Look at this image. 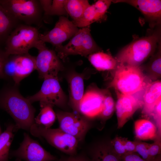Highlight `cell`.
<instances>
[{"mask_svg":"<svg viewBox=\"0 0 161 161\" xmlns=\"http://www.w3.org/2000/svg\"><path fill=\"white\" fill-rule=\"evenodd\" d=\"M55 161H57V160H55Z\"/></svg>","mask_w":161,"mask_h":161,"instance_id":"b9f144b4","label":"cell"},{"mask_svg":"<svg viewBox=\"0 0 161 161\" xmlns=\"http://www.w3.org/2000/svg\"><path fill=\"white\" fill-rule=\"evenodd\" d=\"M112 2V0H99L95 2L93 4L97 13L105 18L106 14Z\"/></svg>","mask_w":161,"mask_h":161,"instance_id":"1f68e13d","label":"cell"},{"mask_svg":"<svg viewBox=\"0 0 161 161\" xmlns=\"http://www.w3.org/2000/svg\"><path fill=\"white\" fill-rule=\"evenodd\" d=\"M39 91L26 98L31 103L39 101L50 104L53 106L62 107L66 104V97L59 82L58 78H45Z\"/></svg>","mask_w":161,"mask_h":161,"instance_id":"30bf717a","label":"cell"},{"mask_svg":"<svg viewBox=\"0 0 161 161\" xmlns=\"http://www.w3.org/2000/svg\"><path fill=\"white\" fill-rule=\"evenodd\" d=\"M69 101L71 107L79 113V106L84 95L83 78L81 74L73 73L69 79Z\"/></svg>","mask_w":161,"mask_h":161,"instance_id":"ac0fdd59","label":"cell"},{"mask_svg":"<svg viewBox=\"0 0 161 161\" xmlns=\"http://www.w3.org/2000/svg\"><path fill=\"white\" fill-rule=\"evenodd\" d=\"M15 74L13 80L15 85L20 81L36 69L35 57L29 53L13 55Z\"/></svg>","mask_w":161,"mask_h":161,"instance_id":"2e32d148","label":"cell"},{"mask_svg":"<svg viewBox=\"0 0 161 161\" xmlns=\"http://www.w3.org/2000/svg\"><path fill=\"white\" fill-rule=\"evenodd\" d=\"M112 2L128 4L140 11L150 21L151 26L159 25L161 20V1L158 0H116Z\"/></svg>","mask_w":161,"mask_h":161,"instance_id":"9a60e30c","label":"cell"},{"mask_svg":"<svg viewBox=\"0 0 161 161\" xmlns=\"http://www.w3.org/2000/svg\"><path fill=\"white\" fill-rule=\"evenodd\" d=\"M35 48L38 51L35 65L39 78L43 79L49 77L58 78V73L64 69V66L55 52L39 40Z\"/></svg>","mask_w":161,"mask_h":161,"instance_id":"ba28073f","label":"cell"},{"mask_svg":"<svg viewBox=\"0 0 161 161\" xmlns=\"http://www.w3.org/2000/svg\"><path fill=\"white\" fill-rule=\"evenodd\" d=\"M161 100L155 106L152 115L156 121L157 128V137L161 138Z\"/></svg>","mask_w":161,"mask_h":161,"instance_id":"836d02e7","label":"cell"},{"mask_svg":"<svg viewBox=\"0 0 161 161\" xmlns=\"http://www.w3.org/2000/svg\"><path fill=\"white\" fill-rule=\"evenodd\" d=\"M110 144L114 151L120 157L127 152L123 137H116L111 141Z\"/></svg>","mask_w":161,"mask_h":161,"instance_id":"f546056e","label":"cell"},{"mask_svg":"<svg viewBox=\"0 0 161 161\" xmlns=\"http://www.w3.org/2000/svg\"><path fill=\"white\" fill-rule=\"evenodd\" d=\"M15 125L9 124L0 135V161H9V151L15 133L18 130Z\"/></svg>","mask_w":161,"mask_h":161,"instance_id":"7402d4cb","label":"cell"},{"mask_svg":"<svg viewBox=\"0 0 161 161\" xmlns=\"http://www.w3.org/2000/svg\"><path fill=\"white\" fill-rule=\"evenodd\" d=\"M79 30L67 18L60 16L52 29L45 34H40L39 40L43 43H50L55 48L59 47L64 42L74 36Z\"/></svg>","mask_w":161,"mask_h":161,"instance_id":"7c38bea8","label":"cell"},{"mask_svg":"<svg viewBox=\"0 0 161 161\" xmlns=\"http://www.w3.org/2000/svg\"><path fill=\"white\" fill-rule=\"evenodd\" d=\"M115 69L111 84L119 93L133 95L147 85L145 77L139 66L118 64Z\"/></svg>","mask_w":161,"mask_h":161,"instance_id":"3957f363","label":"cell"},{"mask_svg":"<svg viewBox=\"0 0 161 161\" xmlns=\"http://www.w3.org/2000/svg\"><path fill=\"white\" fill-rule=\"evenodd\" d=\"M88 58L92 65L99 71L113 70L118 65L116 59L101 51L89 55Z\"/></svg>","mask_w":161,"mask_h":161,"instance_id":"d6986e66","label":"cell"},{"mask_svg":"<svg viewBox=\"0 0 161 161\" xmlns=\"http://www.w3.org/2000/svg\"><path fill=\"white\" fill-rule=\"evenodd\" d=\"M58 161H91L87 158L82 156H70L61 158Z\"/></svg>","mask_w":161,"mask_h":161,"instance_id":"f35d334b","label":"cell"},{"mask_svg":"<svg viewBox=\"0 0 161 161\" xmlns=\"http://www.w3.org/2000/svg\"><path fill=\"white\" fill-rule=\"evenodd\" d=\"M0 4L19 23L40 25L43 11L39 0H0Z\"/></svg>","mask_w":161,"mask_h":161,"instance_id":"5b68a950","label":"cell"},{"mask_svg":"<svg viewBox=\"0 0 161 161\" xmlns=\"http://www.w3.org/2000/svg\"><path fill=\"white\" fill-rule=\"evenodd\" d=\"M123 142L127 152H136V143L128 140L127 138H123Z\"/></svg>","mask_w":161,"mask_h":161,"instance_id":"8d00e7d4","label":"cell"},{"mask_svg":"<svg viewBox=\"0 0 161 161\" xmlns=\"http://www.w3.org/2000/svg\"><path fill=\"white\" fill-rule=\"evenodd\" d=\"M9 56L5 53V51L0 49V78H4L3 69L4 63Z\"/></svg>","mask_w":161,"mask_h":161,"instance_id":"74e56055","label":"cell"},{"mask_svg":"<svg viewBox=\"0 0 161 161\" xmlns=\"http://www.w3.org/2000/svg\"><path fill=\"white\" fill-rule=\"evenodd\" d=\"M151 161H161V154L158 155Z\"/></svg>","mask_w":161,"mask_h":161,"instance_id":"ab89813d","label":"cell"},{"mask_svg":"<svg viewBox=\"0 0 161 161\" xmlns=\"http://www.w3.org/2000/svg\"><path fill=\"white\" fill-rule=\"evenodd\" d=\"M160 40L159 29L134 40L119 52L116 58L118 64L139 66L154 52Z\"/></svg>","mask_w":161,"mask_h":161,"instance_id":"7a4b0ae2","label":"cell"},{"mask_svg":"<svg viewBox=\"0 0 161 161\" xmlns=\"http://www.w3.org/2000/svg\"><path fill=\"white\" fill-rule=\"evenodd\" d=\"M59 128L79 142L84 138L90 124L85 117L74 113L58 111L56 113Z\"/></svg>","mask_w":161,"mask_h":161,"instance_id":"8fae6325","label":"cell"},{"mask_svg":"<svg viewBox=\"0 0 161 161\" xmlns=\"http://www.w3.org/2000/svg\"><path fill=\"white\" fill-rule=\"evenodd\" d=\"M135 142L136 152L146 161H151L153 160L151 158L148 153L150 144L140 141H136Z\"/></svg>","mask_w":161,"mask_h":161,"instance_id":"4dcf8cb0","label":"cell"},{"mask_svg":"<svg viewBox=\"0 0 161 161\" xmlns=\"http://www.w3.org/2000/svg\"><path fill=\"white\" fill-rule=\"evenodd\" d=\"M143 95V113L147 116H152L154 108L161 100V82L157 80L146 86Z\"/></svg>","mask_w":161,"mask_h":161,"instance_id":"e0dca14e","label":"cell"},{"mask_svg":"<svg viewBox=\"0 0 161 161\" xmlns=\"http://www.w3.org/2000/svg\"><path fill=\"white\" fill-rule=\"evenodd\" d=\"M19 22L0 4V41L6 40Z\"/></svg>","mask_w":161,"mask_h":161,"instance_id":"44dd1931","label":"cell"},{"mask_svg":"<svg viewBox=\"0 0 161 161\" xmlns=\"http://www.w3.org/2000/svg\"><path fill=\"white\" fill-rule=\"evenodd\" d=\"M41 109L38 115L35 118L34 123L46 129L50 128L56 117V113L50 104L40 103Z\"/></svg>","mask_w":161,"mask_h":161,"instance_id":"603a6c76","label":"cell"},{"mask_svg":"<svg viewBox=\"0 0 161 161\" xmlns=\"http://www.w3.org/2000/svg\"><path fill=\"white\" fill-rule=\"evenodd\" d=\"M143 102L134 95L118 93L115 105L117 120V128H122L136 111L142 106Z\"/></svg>","mask_w":161,"mask_h":161,"instance_id":"4fadbf2b","label":"cell"},{"mask_svg":"<svg viewBox=\"0 0 161 161\" xmlns=\"http://www.w3.org/2000/svg\"><path fill=\"white\" fill-rule=\"evenodd\" d=\"M105 18L97 13L93 4L87 8L80 18L72 21L78 27L82 28L89 26L92 23L100 21Z\"/></svg>","mask_w":161,"mask_h":161,"instance_id":"484cf974","label":"cell"},{"mask_svg":"<svg viewBox=\"0 0 161 161\" xmlns=\"http://www.w3.org/2000/svg\"><path fill=\"white\" fill-rule=\"evenodd\" d=\"M134 132L136 138L142 140L155 139L157 136L156 126L150 120L140 119L134 123Z\"/></svg>","mask_w":161,"mask_h":161,"instance_id":"ffe728a7","label":"cell"},{"mask_svg":"<svg viewBox=\"0 0 161 161\" xmlns=\"http://www.w3.org/2000/svg\"><path fill=\"white\" fill-rule=\"evenodd\" d=\"M120 158L121 161H146L136 152H126Z\"/></svg>","mask_w":161,"mask_h":161,"instance_id":"e575fe53","label":"cell"},{"mask_svg":"<svg viewBox=\"0 0 161 161\" xmlns=\"http://www.w3.org/2000/svg\"><path fill=\"white\" fill-rule=\"evenodd\" d=\"M90 5L89 1L87 0H65L64 1L66 10L73 21L80 18Z\"/></svg>","mask_w":161,"mask_h":161,"instance_id":"cb8c5ba5","label":"cell"},{"mask_svg":"<svg viewBox=\"0 0 161 161\" xmlns=\"http://www.w3.org/2000/svg\"><path fill=\"white\" fill-rule=\"evenodd\" d=\"M42 8L44 15L45 16H49L50 8L52 4V0H39Z\"/></svg>","mask_w":161,"mask_h":161,"instance_id":"d590c367","label":"cell"},{"mask_svg":"<svg viewBox=\"0 0 161 161\" xmlns=\"http://www.w3.org/2000/svg\"><path fill=\"white\" fill-rule=\"evenodd\" d=\"M154 142L150 144L148 149L149 155L151 159H154L158 155L161 154V138L156 137Z\"/></svg>","mask_w":161,"mask_h":161,"instance_id":"d6a6232c","label":"cell"},{"mask_svg":"<svg viewBox=\"0 0 161 161\" xmlns=\"http://www.w3.org/2000/svg\"><path fill=\"white\" fill-rule=\"evenodd\" d=\"M105 91L89 88L84 94L79 106V113L86 117L98 116L103 108Z\"/></svg>","mask_w":161,"mask_h":161,"instance_id":"5bb4252c","label":"cell"},{"mask_svg":"<svg viewBox=\"0 0 161 161\" xmlns=\"http://www.w3.org/2000/svg\"><path fill=\"white\" fill-rule=\"evenodd\" d=\"M10 157L17 161H55L56 157L46 150L37 141L26 133L24 139L17 149L9 153Z\"/></svg>","mask_w":161,"mask_h":161,"instance_id":"9c48e42d","label":"cell"},{"mask_svg":"<svg viewBox=\"0 0 161 161\" xmlns=\"http://www.w3.org/2000/svg\"><path fill=\"white\" fill-rule=\"evenodd\" d=\"M115 105L113 98L107 92L105 91L103 109L98 116L103 120H106L113 114L115 109Z\"/></svg>","mask_w":161,"mask_h":161,"instance_id":"83f0119b","label":"cell"},{"mask_svg":"<svg viewBox=\"0 0 161 161\" xmlns=\"http://www.w3.org/2000/svg\"><path fill=\"white\" fill-rule=\"evenodd\" d=\"M40 34L35 27L23 24H18L5 41L6 54L9 56L28 53L39 41Z\"/></svg>","mask_w":161,"mask_h":161,"instance_id":"277c9868","label":"cell"},{"mask_svg":"<svg viewBox=\"0 0 161 161\" xmlns=\"http://www.w3.org/2000/svg\"><path fill=\"white\" fill-rule=\"evenodd\" d=\"M161 42L159 44L158 52L151 58L146 66L147 71L154 77H159L161 75Z\"/></svg>","mask_w":161,"mask_h":161,"instance_id":"4316f807","label":"cell"},{"mask_svg":"<svg viewBox=\"0 0 161 161\" xmlns=\"http://www.w3.org/2000/svg\"><path fill=\"white\" fill-rule=\"evenodd\" d=\"M1 134H0V135Z\"/></svg>","mask_w":161,"mask_h":161,"instance_id":"60d3db41","label":"cell"},{"mask_svg":"<svg viewBox=\"0 0 161 161\" xmlns=\"http://www.w3.org/2000/svg\"><path fill=\"white\" fill-rule=\"evenodd\" d=\"M35 137L45 139L50 144L70 156L75 155L79 141L59 128L46 129L35 123L29 130Z\"/></svg>","mask_w":161,"mask_h":161,"instance_id":"52a82bcc","label":"cell"},{"mask_svg":"<svg viewBox=\"0 0 161 161\" xmlns=\"http://www.w3.org/2000/svg\"><path fill=\"white\" fill-rule=\"evenodd\" d=\"M65 0H52L49 16L66 15L67 14L64 6Z\"/></svg>","mask_w":161,"mask_h":161,"instance_id":"f1b7e54d","label":"cell"},{"mask_svg":"<svg viewBox=\"0 0 161 161\" xmlns=\"http://www.w3.org/2000/svg\"><path fill=\"white\" fill-rule=\"evenodd\" d=\"M90 26L79 30L77 32L66 45L55 48L59 58L64 60L68 56L79 55L86 57L101 51L100 48L93 39Z\"/></svg>","mask_w":161,"mask_h":161,"instance_id":"8992f818","label":"cell"},{"mask_svg":"<svg viewBox=\"0 0 161 161\" xmlns=\"http://www.w3.org/2000/svg\"><path fill=\"white\" fill-rule=\"evenodd\" d=\"M31 104L15 87L5 88L0 92V108L12 117L18 129L29 131L34 123L35 109Z\"/></svg>","mask_w":161,"mask_h":161,"instance_id":"6da1fadb","label":"cell"},{"mask_svg":"<svg viewBox=\"0 0 161 161\" xmlns=\"http://www.w3.org/2000/svg\"><path fill=\"white\" fill-rule=\"evenodd\" d=\"M91 161H121L120 157L113 151L110 143L101 145L92 154Z\"/></svg>","mask_w":161,"mask_h":161,"instance_id":"d4e9b609","label":"cell"}]
</instances>
